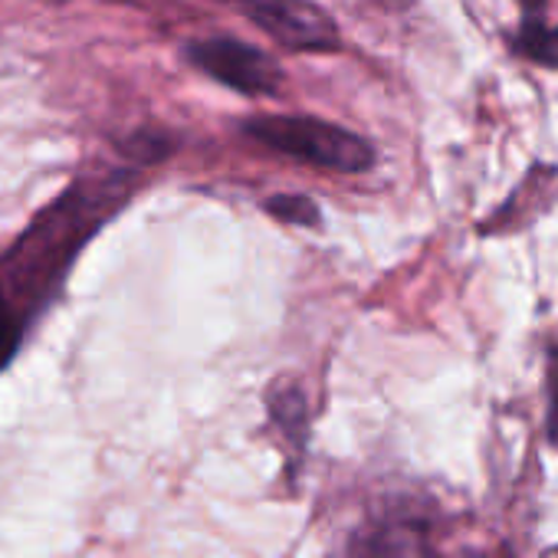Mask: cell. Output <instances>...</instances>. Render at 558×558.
<instances>
[{
    "label": "cell",
    "instance_id": "obj_1",
    "mask_svg": "<svg viewBox=\"0 0 558 558\" xmlns=\"http://www.w3.org/2000/svg\"><path fill=\"white\" fill-rule=\"evenodd\" d=\"M135 191L138 171L132 168L80 174L0 253V372L17 359L34 323L57 303L76 256Z\"/></svg>",
    "mask_w": 558,
    "mask_h": 558
},
{
    "label": "cell",
    "instance_id": "obj_2",
    "mask_svg": "<svg viewBox=\"0 0 558 558\" xmlns=\"http://www.w3.org/2000/svg\"><path fill=\"white\" fill-rule=\"evenodd\" d=\"M240 132L279 155L300 158L316 168H329L339 174H365L375 168V145L336 122L316 116H253L240 122Z\"/></svg>",
    "mask_w": 558,
    "mask_h": 558
},
{
    "label": "cell",
    "instance_id": "obj_3",
    "mask_svg": "<svg viewBox=\"0 0 558 558\" xmlns=\"http://www.w3.org/2000/svg\"><path fill=\"white\" fill-rule=\"evenodd\" d=\"M269 40L293 53H336L342 50V34L326 8L316 0H220Z\"/></svg>",
    "mask_w": 558,
    "mask_h": 558
},
{
    "label": "cell",
    "instance_id": "obj_4",
    "mask_svg": "<svg viewBox=\"0 0 558 558\" xmlns=\"http://www.w3.org/2000/svg\"><path fill=\"white\" fill-rule=\"evenodd\" d=\"M184 57L191 66H197L214 83H220L240 96H250V99L276 96L287 80L276 57H269L266 50H259L246 40H236V37L191 40L184 47Z\"/></svg>",
    "mask_w": 558,
    "mask_h": 558
},
{
    "label": "cell",
    "instance_id": "obj_5",
    "mask_svg": "<svg viewBox=\"0 0 558 558\" xmlns=\"http://www.w3.org/2000/svg\"><path fill=\"white\" fill-rule=\"evenodd\" d=\"M266 411H269L272 424L283 430V437L293 447V453L303 457L306 434H310V408H306L303 388L296 381H276L266 391Z\"/></svg>",
    "mask_w": 558,
    "mask_h": 558
},
{
    "label": "cell",
    "instance_id": "obj_6",
    "mask_svg": "<svg viewBox=\"0 0 558 558\" xmlns=\"http://www.w3.org/2000/svg\"><path fill=\"white\" fill-rule=\"evenodd\" d=\"M345 558H430V551L408 525H375L349 545Z\"/></svg>",
    "mask_w": 558,
    "mask_h": 558
},
{
    "label": "cell",
    "instance_id": "obj_7",
    "mask_svg": "<svg viewBox=\"0 0 558 558\" xmlns=\"http://www.w3.org/2000/svg\"><path fill=\"white\" fill-rule=\"evenodd\" d=\"M119 155L125 161H135V165H158L165 161L174 148H178V138L171 132H161V129H138L135 135H129L125 142L116 145Z\"/></svg>",
    "mask_w": 558,
    "mask_h": 558
},
{
    "label": "cell",
    "instance_id": "obj_8",
    "mask_svg": "<svg viewBox=\"0 0 558 558\" xmlns=\"http://www.w3.org/2000/svg\"><path fill=\"white\" fill-rule=\"evenodd\" d=\"M263 210L290 227H319L323 223V210L313 197L306 194H269L263 201Z\"/></svg>",
    "mask_w": 558,
    "mask_h": 558
},
{
    "label": "cell",
    "instance_id": "obj_9",
    "mask_svg": "<svg viewBox=\"0 0 558 558\" xmlns=\"http://www.w3.org/2000/svg\"><path fill=\"white\" fill-rule=\"evenodd\" d=\"M519 50H522L529 60L558 70V27H548L545 21L525 17L522 34H519Z\"/></svg>",
    "mask_w": 558,
    "mask_h": 558
},
{
    "label": "cell",
    "instance_id": "obj_10",
    "mask_svg": "<svg viewBox=\"0 0 558 558\" xmlns=\"http://www.w3.org/2000/svg\"><path fill=\"white\" fill-rule=\"evenodd\" d=\"M551 434L558 437V355L551 365Z\"/></svg>",
    "mask_w": 558,
    "mask_h": 558
},
{
    "label": "cell",
    "instance_id": "obj_11",
    "mask_svg": "<svg viewBox=\"0 0 558 558\" xmlns=\"http://www.w3.org/2000/svg\"><path fill=\"white\" fill-rule=\"evenodd\" d=\"M542 558H558V548H548V551H545Z\"/></svg>",
    "mask_w": 558,
    "mask_h": 558
},
{
    "label": "cell",
    "instance_id": "obj_12",
    "mask_svg": "<svg viewBox=\"0 0 558 558\" xmlns=\"http://www.w3.org/2000/svg\"><path fill=\"white\" fill-rule=\"evenodd\" d=\"M398 4H411V0H398Z\"/></svg>",
    "mask_w": 558,
    "mask_h": 558
}]
</instances>
